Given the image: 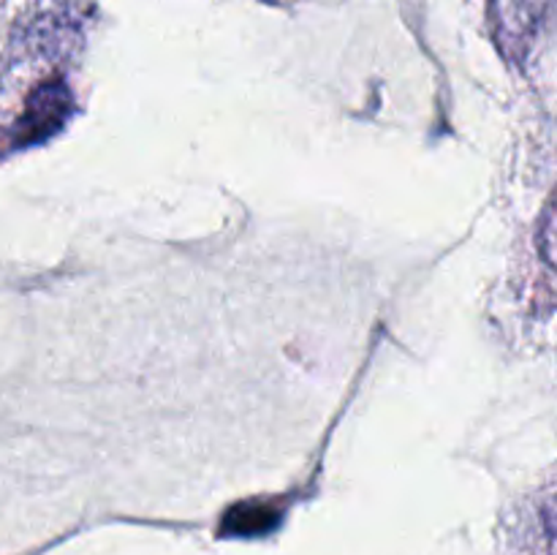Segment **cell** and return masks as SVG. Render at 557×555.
<instances>
[{"instance_id":"cell-1","label":"cell","mask_w":557,"mask_h":555,"mask_svg":"<svg viewBox=\"0 0 557 555\" xmlns=\"http://www.w3.org/2000/svg\"><path fill=\"white\" fill-rule=\"evenodd\" d=\"M553 0H490L495 38L509 58H525L547 25Z\"/></svg>"}]
</instances>
